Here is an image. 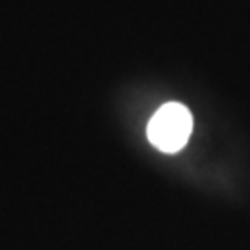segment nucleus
<instances>
[{
  "instance_id": "nucleus-1",
  "label": "nucleus",
  "mask_w": 250,
  "mask_h": 250,
  "mask_svg": "<svg viewBox=\"0 0 250 250\" xmlns=\"http://www.w3.org/2000/svg\"><path fill=\"white\" fill-rule=\"evenodd\" d=\"M193 130V117L186 106L169 102L161 106L146 126V135L156 148L161 152H178L188 143Z\"/></svg>"
}]
</instances>
